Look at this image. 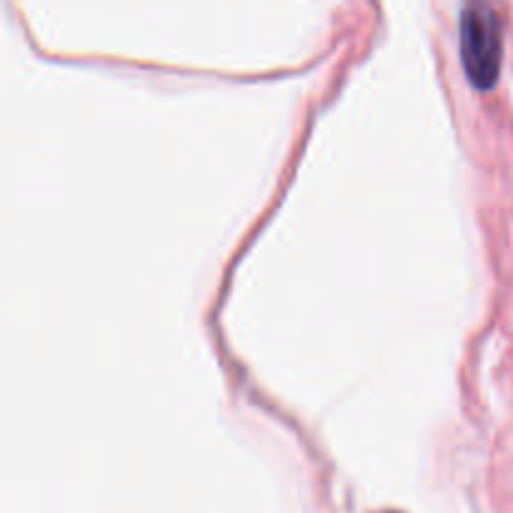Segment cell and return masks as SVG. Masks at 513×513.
<instances>
[{"instance_id": "obj_1", "label": "cell", "mask_w": 513, "mask_h": 513, "mask_svg": "<svg viewBox=\"0 0 513 513\" xmlns=\"http://www.w3.org/2000/svg\"><path fill=\"white\" fill-rule=\"evenodd\" d=\"M461 63L466 78L478 91L496 86L503 61V21L496 8L468 3L458 21Z\"/></svg>"}]
</instances>
